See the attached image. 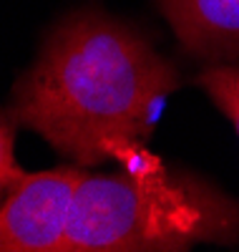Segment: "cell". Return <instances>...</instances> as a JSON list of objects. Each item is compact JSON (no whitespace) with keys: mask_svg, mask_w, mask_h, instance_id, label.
<instances>
[{"mask_svg":"<svg viewBox=\"0 0 239 252\" xmlns=\"http://www.w3.org/2000/svg\"><path fill=\"white\" fill-rule=\"evenodd\" d=\"M239 245V199L181 169L154 179L86 174L76 189L63 252H177Z\"/></svg>","mask_w":239,"mask_h":252,"instance_id":"obj_2","label":"cell"},{"mask_svg":"<svg viewBox=\"0 0 239 252\" xmlns=\"http://www.w3.org/2000/svg\"><path fill=\"white\" fill-rule=\"evenodd\" d=\"M23 177V169L15 161V121L8 111L0 109V194Z\"/></svg>","mask_w":239,"mask_h":252,"instance_id":"obj_6","label":"cell"},{"mask_svg":"<svg viewBox=\"0 0 239 252\" xmlns=\"http://www.w3.org/2000/svg\"><path fill=\"white\" fill-rule=\"evenodd\" d=\"M156 8L191 58L239 63V0H156Z\"/></svg>","mask_w":239,"mask_h":252,"instance_id":"obj_4","label":"cell"},{"mask_svg":"<svg viewBox=\"0 0 239 252\" xmlns=\"http://www.w3.org/2000/svg\"><path fill=\"white\" fill-rule=\"evenodd\" d=\"M86 166L23 172L0 194V252H63L76 189Z\"/></svg>","mask_w":239,"mask_h":252,"instance_id":"obj_3","label":"cell"},{"mask_svg":"<svg viewBox=\"0 0 239 252\" xmlns=\"http://www.w3.org/2000/svg\"><path fill=\"white\" fill-rule=\"evenodd\" d=\"M197 83L239 134V63H219L199 73Z\"/></svg>","mask_w":239,"mask_h":252,"instance_id":"obj_5","label":"cell"},{"mask_svg":"<svg viewBox=\"0 0 239 252\" xmlns=\"http://www.w3.org/2000/svg\"><path fill=\"white\" fill-rule=\"evenodd\" d=\"M179 71L119 18L96 8L68 13L15 81L8 114L78 166H126L154 131Z\"/></svg>","mask_w":239,"mask_h":252,"instance_id":"obj_1","label":"cell"}]
</instances>
